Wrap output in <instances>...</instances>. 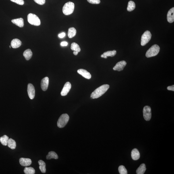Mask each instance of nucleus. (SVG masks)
I'll return each mask as SVG.
<instances>
[{
  "instance_id": "18",
  "label": "nucleus",
  "mask_w": 174,
  "mask_h": 174,
  "mask_svg": "<svg viewBox=\"0 0 174 174\" xmlns=\"http://www.w3.org/2000/svg\"><path fill=\"white\" fill-rule=\"evenodd\" d=\"M131 157L133 160H137L139 159L140 157V153L137 149H133L131 152Z\"/></svg>"
},
{
  "instance_id": "11",
  "label": "nucleus",
  "mask_w": 174,
  "mask_h": 174,
  "mask_svg": "<svg viewBox=\"0 0 174 174\" xmlns=\"http://www.w3.org/2000/svg\"><path fill=\"white\" fill-rule=\"evenodd\" d=\"M49 78L46 77L42 79L41 81V86L42 89L44 91H46L47 90L49 85Z\"/></svg>"
},
{
  "instance_id": "27",
  "label": "nucleus",
  "mask_w": 174,
  "mask_h": 174,
  "mask_svg": "<svg viewBox=\"0 0 174 174\" xmlns=\"http://www.w3.org/2000/svg\"><path fill=\"white\" fill-rule=\"evenodd\" d=\"M71 49L72 50L78 52H79L81 51L80 46L77 44L75 42L71 44Z\"/></svg>"
},
{
  "instance_id": "22",
  "label": "nucleus",
  "mask_w": 174,
  "mask_h": 174,
  "mask_svg": "<svg viewBox=\"0 0 174 174\" xmlns=\"http://www.w3.org/2000/svg\"><path fill=\"white\" fill-rule=\"evenodd\" d=\"M58 158V155L54 151L49 152L48 154L46 156V158L47 160H50L51 159H57Z\"/></svg>"
},
{
  "instance_id": "31",
  "label": "nucleus",
  "mask_w": 174,
  "mask_h": 174,
  "mask_svg": "<svg viewBox=\"0 0 174 174\" xmlns=\"http://www.w3.org/2000/svg\"><path fill=\"white\" fill-rule=\"evenodd\" d=\"M88 2L92 4H98L100 3V0H87Z\"/></svg>"
},
{
  "instance_id": "29",
  "label": "nucleus",
  "mask_w": 174,
  "mask_h": 174,
  "mask_svg": "<svg viewBox=\"0 0 174 174\" xmlns=\"http://www.w3.org/2000/svg\"><path fill=\"white\" fill-rule=\"evenodd\" d=\"M118 171L120 174H127V172L125 167L123 165H121L118 168Z\"/></svg>"
},
{
  "instance_id": "7",
  "label": "nucleus",
  "mask_w": 174,
  "mask_h": 174,
  "mask_svg": "<svg viewBox=\"0 0 174 174\" xmlns=\"http://www.w3.org/2000/svg\"><path fill=\"white\" fill-rule=\"evenodd\" d=\"M143 116L145 119L146 121H150L152 117L151 108L148 106H146L143 108Z\"/></svg>"
},
{
  "instance_id": "19",
  "label": "nucleus",
  "mask_w": 174,
  "mask_h": 174,
  "mask_svg": "<svg viewBox=\"0 0 174 174\" xmlns=\"http://www.w3.org/2000/svg\"><path fill=\"white\" fill-rule=\"evenodd\" d=\"M23 55L26 60H28L32 57L33 53L31 49H28L25 51Z\"/></svg>"
},
{
  "instance_id": "12",
  "label": "nucleus",
  "mask_w": 174,
  "mask_h": 174,
  "mask_svg": "<svg viewBox=\"0 0 174 174\" xmlns=\"http://www.w3.org/2000/svg\"><path fill=\"white\" fill-rule=\"evenodd\" d=\"M20 164L22 166H27L32 164V161L29 158H21L19 160Z\"/></svg>"
},
{
  "instance_id": "24",
  "label": "nucleus",
  "mask_w": 174,
  "mask_h": 174,
  "mask_svg": "<svg viewBox=\"0 0 174 174\" xmlns=\"http://www.w3.org/2000/svg\"><path fill=\"white\" fill-rule=\"evenodd\" d=\"M8 147L12 149H14L16 148V143L15 141L13 139L10 138L8 140L7 143Z\"/></svg>"
},
{
  "instance_id": "20",
  "label": "nucleus",
  "mask_w": 174,
  "mask_h": 174,
  "mask_svg": "<svg viewBox=\"0 0 174 174\" xmlns=\"http://www.w3.org/2000/svg\"><path fill=\"white\" fill-rule=\"evenodd\" d=\"M39 165V168L42 173H45L46 172V164L44 161L42 160H40L38 161Z\"/></svg>"
},
{
  "instance_id": "13",
  "label": "nucleus",
  "mask_w": 174,
  "mask_h": 174,
  "mask_svg": "<svg viewBox=\"0 0 174 174\" xmlns=\"http://www.w3.org/2000/svg\"><path fill=\"white\" fill-rule=\"evenodd\" d=\"M78 73L81 75L86 79H89L91 77V75L89 73L84 69H79L77 71Z\"/></svg>"
},
{
  "instance_id": "21",
  "label": "nucleus",
  "mask_w": 174,
  "mask_h": 174,
  "mask_svg": "<svg viewBox=\"0 0 174 174\" xmlns=\"http://www.w3.org/2000/svg\"><path fill=\"white\" fill-rule=\"evenodd\" d=\"M76 29L73 27H70L68 29V36L69 38H72L76 35Z\"/></svg>"
},
{
  "instance_id": "15",
  "label": "nucleus",
  "mask_w": 174,
  "mask_h": 174,
  "mask_svg": "<svg viewBox=\"0 0 174 174\" xmlns=\"http://www.w3.org/2000/svg\"><path fill=\"white\" fill-rule=\"evenodd\" d=\"M21 45V41L18 39H13L11 42V46L13 49L18 48L20 47Z\"/></svg>"
},
{
  "instance_id": "2",
  "label": "nucleus",
  "mask_w": 174,
  "mask_h": 174,
  "mask_svg": "<svg viewBox=\"0 0 174 174\" xmlns=\"http://www.w3.org/2000/svg\"><path fill=\"white\" fill-rule=\"evenodd\" d=\"M75 9L74 4L73 2H68L66 3L63 8V12L65 15L72 14Z\"/></svg>"
},
{
  "instance_id": "33",
  "label": "nucleus",
  "mask_w": 174,
  "mask_h": 174,
  "mask_svg": "<svg viewBox=\"0 0 174 174\" xmlns=\"http://www.w3.org/2000/svg\"><path fill=\"white\" fill-rule=\"evenodd\" d=\"M167 89L168 90H171V91H174V86L172 85V86H169V87H167Z\"/></svg>"
},
{
  "instance_id": "3",
  "label": "nucleus",
  "mask_w": 174,
  "mask_h": 174,
  "mask_svg": "<svg viewBox=\"0 0 174 174\" xmlns=\"http://www.w3.org/2000/svg\"><path fill=\"white\" fill-rule=\"evenodd\" d=\"M160 50V47L158 45H153L146 52V57L149 58L155 56L158 54Z\"/></svg>"
},
{
  "instance_id": "23",
  "label": "nucleus",
  "mask_w": 174,
  "mask_h": 174,
  "mask_svg": "<svg viewBox=\"0 0 174 174\" xmlns=\"http://www.w3.org/2000/svg\"><path fill=\"white\" fill-rule=\"evenodd\" d=\"M146 165L145 164H142L137 169L136 173L137 174H143L146 172Z\"/></svg>"
},
{
  "instance_id": "8",
  "label": "nucleus",
  "mask_w": 174,
  "mask_h": 174,
  "mask_svg": "<svg viewBox=\"0 0 174 174\" xmlns=\"http://www.w3.org/2000/svg\"><path fill=\"white\" fill-rule=\"evenodd\" d=\"M27 93L29 97L31 99H33L35 97V87L31 83H29L27 86Z\"/></svg>"
},
{
  "instance_id": "16",
  "label": "nucleus",
  "mask_w": 174,
  "mask_h": 174,
  "mask_svg": "<svg viewBox=\"0 0 174 174\" xmlns=\"http://www.w3.org/2000/svg\"><path fill=\"white\" fill-rule=\"evenodd\" d=\"M12 23L20 27H22L24 26V20L22 18L16 19H13L11 20Z\"/></svg>"
},
{
  "instance_id": "25",
  "label": "nucleus",
  "mask_w": 174,
  "mask_h": 174,
  "mask_svg": "<svg viewBox=\"0 0 174 174\" xmlns=\"http://www.w3.org/2000/svg\"><path fill=\"white\" fill-rule=\"evenodd\" d=\"M9 139V137L5 135L0 138V142L3 146H6L7 145Z\"/></svg>"
},
{
  "instance_id": "28",
  "label": "nucleus",
  "mask_w": 174,
  "mask_h": 174,
  "mask_svg": "<svg viewBox=\"0 0 174 174\" xmlns=\"http://www.w3.org/2000/svg\"><path fill=\"white\" fill-rule=\"evenodd\" d=\"M24 172L26 174H34L35 173V169L32 167H26L25 168Z\"/></svg>"
},
{
  "instance_id": "10",
  "label": "nucleus",
  "mask_w": 174,
  "mask_h": 174,
  "mask_svg": "<svg viewBox=\"0 0 174 174\" xmlns=\"http://www.w3.org/2000/svg\"><path fill=\"white\" fill-rule=\"evenodd\" d=\"M71 85L69 82H67L64 86L61 92V94L62 96H65L68 94L71 89Z\"/></svg>"
},
{
  "instance_id": "36",
  "label": "nucleus",
  "mask_w": 174,
  "mask_h": 174,
  "mask_svg": "<svg viewBox=\"0 0 174 174\" xmlns=\"http://www.w3.org/2000/svg\"><path fill=\"white\" fill-rule=\"evenodd\" d=\"M78 52L76 51H74L73 52V54L75 55H77L78 54Z\"/></svg>"
},
{
  "instance_id": "34",
  "label": "nucleus",
  "mask_w": 174,
  "mask_h": 174,
  "mask_svg": "<svg viewBox=\"0 0 174 174\" xmlns=\"http://www.w3.org/2000/svg\"><path fill=\"white\" fill-rule=\"evenodd\" d=\"M65 33L63 32L59 34L58 37H59L60 38H62L64 37H65Z\"/></svg>"
},
{
  "instance_id": "1",
  "label": "nucleus",
  "mask_w": 174,
  "mask_h": 174,
  "mask_svg": "<svg viewBox=\"0 0 174 174\" xmlns=\"http://www.w3.org/2000/svg\"><path fill=\"white\" fill-rule=\"evenodd\" d=\"M109 87V85L105 84L98 87L92 93L91 98L94 99L99 98L107 91Z\"/></svg>"
},
{
  "instance_id": "30",
  "label": "nucleus",
  "mask_w": 174,
  "mask_h": 174,
  "mask_svg": "<svg viewBox=\"0 0 174 174\" xmlns=\"http://www.w3.org/2000/svg\"><path fill=\"white\" fill-rule=\"evenodd\" d=\"M10 1L20 5H23L24 4V1L23 0H10Z\"/></svg>"
},
{
  "instance_id": "26",
  "label": "nucleus",
  "mask_w": 174,
  "mask_h": 174,
  "mask_svg": "<svg viewBox=\"0 0 174 174\" xmlns=\"http://www.w3.org/2000/svg\"><path fill=\"white\" fill-rule=\"evenodd\" d=\"M135 8V3L132 1H130L128 2L127 10L128 11H131L134 10Z\"/></svg>"
},
{
  "instance_id": "32",
  "label": "nucleus",
  "mask_w": 174,
  "mask_h": 174,
  "mask_svg": "<svg viewBox=\"0 0 174 174\" xmlns=\"http://www.w3.org/2000/svg\"><path fill=\"white\" fill-rule=\"evenodd\" d=\"M34 1L40 5L44 4L46 2V0H34Z\"/></svg>"
},
{
  "instance_id": "4",
  "label": "nucleus",
  "mask_w": 174,
  "mask_h": 174,
  "mask_svg": "<svg viewBox=\"0 0 174 174\" xmlns=\"http://www.w3.org/2000/svg\"><path fill=\"white\" fill-rule=\"evenodd\" d=\"M69 119V117L68 114L65 113L61 115L57 121V127L59 128H63L66 125Z\"/></svg>"
},
{
  "instance_id": "9",
  "label": "nucleus",
  "mask_w": 174,
  "mask_h": 174,
  "mask_svg": "<svg viewBox=\"0 0 174 174\" xmlns=\"http://www.w3.org/2000/svg\"><path fill=\"white\" fill-rule=\"evenodd\" d=\"M127 62L125 61H122L118 62L113 68V70L115 71H121L124 69V67L127 65Z\"/></svg>"
},
{
  "instance_id": "35",
  "label": "nucleus",
  "mask_w": 174,
  "mask_h": 174,
  "mask_svg": "<svg viewBox=\"0 0 174 174\" xmlns=\"http://www.w3.org/2000/svg\"><path fill=\"white\" fill-rule=\"evenodd\" d=\"M68 45V43L66 42H62L61 43V45L62 46H67Z\"/></svg>"
},
{
  "instance_id": "5",
  "label": "nucleus",
  "mask_w": 174,
  "mask_h": 174,
  "mask_svg": "<svg viewBox=\"0 0 174 174\" xmlns=\"http://www.w3.org/2000/svg\"><path fill=\"white\" fill-rule=\"evenodd\" d=\"M27 21L32 25L39 26L40 25L41 22L37 16L32 13H30L27 16Z\"/></svg>"
},
{
  "instance_id": "17",
  "label": "nucleus",
  "mask_w": 174,
  "mask_h": 174,
  "mask_svg": "<svg viewBox=\"0 0 174 174\" xmlns=\"http://www.w3.org/2000/svg\"><path fill=\"white\" fill-rule=\"evenodd\" d=\"M116 50L109 51L104 53L103 54L101 55V57L102 58H107L108 57H113L116 55Z\"/></svg>"
},
{
  "instance_id": "37",
  "label": "nucleus",
  "mask_w": 174,
  "mask_h": 174,
  "mask_svg": "<svg viewBox=\"0 0 174 174\" xmlns=\"http://www.w3.org/2000/svg\"><path fill=\"white\" fill-rule=\"evenodd\" d=\"M11 46H9V47H10V48H11Z\"/></svg>"
},
{
  "instance_id": "14",
  "label": "nucleus",
  "mask_w": 174,
  "mask_h": 174,
  "mask_svg": "<svg viewBox=\"0 0 174 174\" xmlns=\"http://www.w3.org/2000/svg\"><path fill=\"white\" fill-rule=\"evenodd\" d=\"M167 20L169 23H173L174 21V8H172L168 11L167 15Z\"/></svg>"
},
{
  "instance_id": "6",
  "label": "nucleus",
  "mask_w": 174,
  "mask_h": 174,
  "mask_svg": "<svg viewBox=\"0 0 174 174\" xmlns=\"http://www.w3.org/2000/svg\"><path fill=\"white\" fill-rule=\"evenodd\" d=\"M152 34L149 31H146L142 34L141 40V45L145 46L151 39Z\"/></svg>"
}]
</instances>
